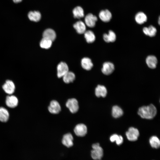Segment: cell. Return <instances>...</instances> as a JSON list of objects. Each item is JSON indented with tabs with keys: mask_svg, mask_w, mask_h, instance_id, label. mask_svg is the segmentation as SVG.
<instances>
[{
	"mask_svg": "<svg viewBox=\"0 0 160 160\" xmlns=\"http://www.w3.org/2000/svg\"><path fill=\"white\" fill-rule=\"evenodd\" d=\"M149 142L151 146L153 148L157 149L160 147V140L156 136H153L151 137L149 139Z\"/></svg>",
	"mask_w": 160,
	"mask_h": 160,
	"instance_id": "cell-28",
	"label": "cell"
},
{
	"mask_svg": "<svg viewBox=\"0 0 160 160\" xmlns=\"http://www.w3.org/2000/svg\"><path fill=\"white\" fill-rule=\"evenodd\" d=\"M84 37L88 43H92L95 39V36L94 33L91 31L88 30L84 32Z\"/></svg>",
	"mask_w": 160,
	"mask_h": 160,
	"instance_id": "cell-27",
	"label": "cell"
},
{
	"mask_svg": "<svg viewBox=\"0 0 160 160\" xmlns=\"http://www.w3.org/2000/svg\"><path fill=\"white\" fill-rule=\"evenodd\" d=\"M73 137L70 133L64 135L62 140V144L66 147L69 148L72 147L73 145Z\"/></svg>",
	"mask_w": 160,
	"mask_h": 160,
	"instance_id": "cell-7",
	"label": "cell"
},
{
	"mask_svg": "<svg viewBox=\"0 0 160 160\" xmlns=\"http://www.w3.org/2000/svg\"><path fill=\"white\" fill-rule=\"evenodd\" d=\"M135 19L137 23L142 24L146 22L147 17L146 15L143 12H140L136 14Z\"/></svg>",
	"mask_w": 160,
	"mask_h": 160,
	"instance_id": "cell-17",
	"label": "cell"
},
{
	"mask_svg": "<svg viewBox=\"0 0 160 160\" xmlns=\"http://www.w3.org/2000/svg\"><path fill=\"white\" fill-rule=\"evenodd\" d=\"M82 67L86 70H89L93 66V63L91 60L88 57H84L81 61Z\"/></svg>",
	"mask_w": 160,
	"mask_h": 160,
	"instance_id": "cell-19",
	"label": "cell"
},
{
	"mask_svg": "<svg viewBox=\"0 0 160 160\" xmlns=\"http://www.w3.org/2000/svg\"><path fill=\"white\" fill-rule=\"evenodd\" d=\"M63 81L66 83H69L73 81L75 78L74 73L71 71H68L63 77Z\"/></svg>",
	"mask_w": 160,
	"mask_h": 160,
	"instance_id": "cell-26",
	"label": "cell"
},
{
	"mask_svg": "<svg viewBox=\"0 0 160 160\" xmlns=\"http://www.w3.org/2000/svg\"><path fill=\"white\" fill-rule=\"evenodd\" d=\"M99 17L103 22H108L111 19L112 15L111 12L108 9L102 10L99 14Z\"/></svg>",
	"mask_w": 160,
	"mask_h": 160,
	"instance_id": "cell-11",
	"label": "cell"
},
{
	"mask_svg": "<svg viewBox=\"0 0 160 160\" xmlns=\"http://www.w3.org/2000/svg\"><path fill=\"white\" fill-rule=\"evenodd\" d=\"M2 88L6 93L11 95L15 91V86L12 81L10 80H7L3 85Z\"/></svg>",
	"mask_w": 160,
	"mask_h": 160,
	"instance_id": "cell-8",
	"label": "cell"
},
{
	"mask_svg": "<svg viewBox=\"0 0 160 160\" xmlns=\"http://www.w3.org/2000/svg\"><path fill=\"white\" fill-rule=\"evenodd\" d=\"M157 113V109L153 104L143 106L140 108L137 113L142 118L147 119L153 118Z\"/></svg>",
	"mask_w": 160,
	"mask_h": 160,
	"instance_id": "cell-1",
	"label": "cell"
},
{
	"mask_svg": "<svg viewBox=\"0 0 160 160\" xmlns=\"http://www.w3.org/2000/svg\"><path fill=\"white\" fill-rule=\"evenodd\" d=\"M22 0H13V1L15 3H18L20 2Z\"/></svg>",
	"mask_w": 160,
	"mask_h": 160,
	"instance_id": "cell-31",
	"label": "cell"
},
{
	"mask_svg": "<svg viewBox=\"0 0 160 160\" xmlns=\"http://www.w3.org/2000/svg\"><path fill=\"white\" fill-rule=\"evenodd\" d=\"M104 40L106 42H113L116 39V36L115 33L112 30H110L108 33H105L103 35Z\"/></svg>",
	"mask_w": 160,
	"mask_h": 160,
	"instance_id": "cell-22",
	"label": "cell"
},
{
	"mask_svg": "<svg viewBox=\"0 0 160 160\" xmlns=\"http://www.w3.org/2000/svg\"><path fill=\"white\" fill-rule=\"evenodd\" d=\"M146 62L149 68L151 69H154L156 66L157 60L155 56L153 55H149L147 57Z\"/></svg>",
	"mask_w": 160,
	"mask_h": 160,
	"instance_id": "cell-18",
	"label": "cell"
},
{
	"mask_svg": "<svg viewBox=\"0 0 160 160\" xmlns=\"http://www.w3.org/2000/svg\"><path fill=\"white\" fill-rule=\"evenodd\" d=\"M74 28L79 34H83L86 31V27L84 23L81 21H79L73 25Z\"/></svg>",
	"mask_w": 160,
	"mask_h": 160,
	"instance_id": "cell-16",
	"label": "cell"
},
{
	"mask_svg": "<svg viewBox=\"0 0 160 160\" xmlns=\"http://www.w3.org/2000/svg\"><path fill=\"white\" fill-rule=\"evenodd\" d=\"M84 20L86 24L88 27L92 28L95 26L97 18L92 14L89 13L85 16Z\"/></svg>",
	"mask_w": 160,
	"mask_h": 160,
	"instance_id": "cell-9",
	"label": "cell"
},
{
	"mask_svg": "<svg viewBox=\"0 0 160 160\" xmlns=\"http://www.w3.org/2000/svg\"><path fill=\"white\" fill-rule=\"evenodd\" d=\"M74 132L76 135L79 137H84L87 132V128L86 126L83 124L77 125L74 129Z\"/></svg>",
	"mask_w": 160,
	"mask_h": 160,
	"instance_id": "cell-5",
	"label": "cell"
},
{
	"mask_svg": "<svg viewBox=\"0 0 160 160\" xmlns=\"http://www.w3.org/2000/svg\"><path fill=\"white\" fill-rule=\"evenodd\" d=\"M28 17L31 21L37 22L41 19V15L39 11H35L30 12L28 13Z\"/></svg>",
	"mask_w": 160,
	"mask_h": 160,
	"instance_id": "cell-20",
	"label": "cell"
},
{
	"mask_svg": "<svg viewBox=\"0 0 160 160\" xmlns=\"http://www.w3.org/2000/svg\"><path fill=\"white\" fill-rule=\"evenodd\" d=\"M73 13L75 18L79 19L83 17L84 16L83 9L80 6L75 7L73 10Z\"/></svg>",
	"mask_w": 160,
	"mask_h": 160,
	"instance_id": "cell-25",
	"label": "cell"
},
{
	"mask_svg": "<svg viewBox=\"0 0 160 160\" xmlns=\"http://www.w3.org/2000/svg\"><path fill=\"white\" fill-rule=\"evenodd\" d=\"M90 152L92 158L94 160H101L103 156V151L98 143L93 144Z\"/></svg>",
	"mask_w": 160,
	"mask_h": 160,
	"instance_id": "cell-2",
	"label": "cell"
},
{
	"mask_svg": "<svg viewBox=\"0 0 160 160\" xmlns=\"http://www.w3.org/2000/svg\"><path fill=\"white\" fill-rule=\"evenodd\" d=\"M143 31L146 35L150 37H153L155 36L157 30L156 28L153 25H150L149 27H145L143 28Z\"/></svg>",
	"mask_w": 160,
	"mask_h": 160,
	"instance_id": "cell-21",
	"label": "cell"
},
{
	"mask_svg": "<svg viewBox=\"0 0 160 160\" xmlns=\"http://www.w3.org/2000/svg\"><path fill=\"white\" fill-rule=\"evenodd\" d=\"M160 17H159V20H158V23L159 24H160Z\"/></svg>",
	"mask_w": 160,
	"mask_h": 160,
	"instance_id": "cell-32",
	"label": "cell"
},
{
	"mask_svg": "<svg viewBox=\"0 0 160 160\" xmlns=\"http://www.w3.org/2000/svg\"><path fill=\"white\" fill-rule=\"evenodd\" d=\"M95 93L97 97H105L107 94V90L106 88L103 85H98L95 88Z\"/></svg>",
	"mask_w": 160,
	"mask_h": 160,
	"instance_id": "cell-15",
	"label": "cell"
},
{
	"mask_svg": "<svg viewBox=\"0 0 160 160\" xmlns=\"http://www.w3.org/2000/svg\"><path fill=\"white\" fill-rule=\"evenodd\" d=\"M9 116V113L7 110L3 107H0V121L6 122L8 121Z\"/></svg>",
	"mask_w": 160,
	"mask_h": 160,
	"instance_id": "cell-23",
	"label": "cell"
},
{
	"mask_svg": "<svg viewBox=\"0 0 160 160\" xmlns=\"http://www.w3.org/2000/svg\"><path fill=\"white\" fill-rule=\"evenodd\" d=\"M126 135L128 140L133 141L137 139L139 135V132L137 129L131 127L126 132Z\"/></svg>",
	"mask_w": 160,
	"mask_h": 160,
	"instance_id": "cell-3",
	"label": "cell"
},
{
	"mask_svg": "<svg viewBox=\"0 0 160 160\" xmlns=\"http://www.w3.org/2000/svg\"><path fill=\"white\" fill-rule=\"evenodd\" d=\"M110 140L112 142L115 141L116 144L118 145H121L123 141L122 137L116 134H114L111 135L110 137Z\"/></svg>",
	"mask_w": 160,
	"mask_h": 160,
	"instance_id": "cell-29",
	"label": "cell"
},
{
	"mask_svg": "<svg viewBox=\"0 0 160 160\" xmlns=\"http://www.w3.org/2000/svg\"><path fill=\"white\" fill-rule=\"evenodd\" d=\"M123 113L122 109L117 105L113 106L112 109V115L114 118H118L121 116Z\"/></svg>",
	"mask_w": 160,
	"mask_h": 160,
	"instance_id": "cell-24",
	"label": "cell"
},
{
	"mask_svg": "<svg viewBox=\"0 0 160 160\" xmlns=\"http://www.w3.org/2000/svg\"><path fill=\"white\" fill-rule=\"evenodd\" d=\"M6 104L10 108L16 107L18 104V100L15 96L11 95L7 96L6 100Z\"/></svg>",
	"mask_w": 160,
	"mask_h": 160,
	"instance_id": "cell-13",
	"label": "cell"
},
{
	"mask_svg": "<svg viewBox=\"0 0 160 160\" xmlns=\"http://www.w3.org/2000/svg\"><path fill=\"white\" fill-rule=\"evenodd\" d=\"M49 111L52 114H57L61 111V107L58 102L55 100H52L48 106Z\"/></svg>",
	"mask_w": 160,
	"mask_h": 160,
	"instance_id": "cell-10",
	"label": "cell"
},
{
	"mask_svg": "<svg viewBox=\"0 0 160 160\" xmlns=\"http://www.w3.org/2000/svg\"><path fill=\"white\" fill-rule=\"evenodd\" d=\"M52 42L49 39L43 38L40 42V46L42 48L48 49L51 47Z\"/></svg>",
	"mask_w": 160,
	"mask_h": 160,
	"instance_id": "cell-30",
	"label": "cell"
},
{
	"mask_svg": "<svg viewBox=\"0 0 160 160\" xmlns=\"http://www.w3.org/2000/svg\"><path fill=\"white\" fill-rule=\"evenodd\" d=\"M66 106L72 113H76L79 109L78 101L74 98L68 99L66 103Z\"/></svg>",
	"mask_w": 160,
	"mask_h": 160,
	"instance_id": "cell-4",
	"label": "cell"
},
{
	"mask_svg": "<svg viewBox=\"0 0 160 160\" xmlns=\"http://www.w3.org/2000/svg\"><path fill=\"white\" fill-rule=\"evenodd\" d=\"M57 76L59 78H61L68 71L69 69L68 65L65 63L61 62L58 64L57 67Z\"/></svg>",
	"mask_w": 160,
	"mask_h": 160,
	"instance_id": "cell-6",
	"label": "cell"
},
{
	"mask_svg": "<svg viewBox=\"0 0 160 160\" xmlns=\"http://www.w3.org/2000/svg\"><path fill=\"white\" fill-rule=\"evenodd\" d=\"M114 70V66L113 63L110 62L104 63L102 68V71L104 74L109 75L111 74Z\"/></svg>",
	"mask_w": 160,
	"mask_h": 160,
	"instance_id": "cell-12",
	"label": "cell"
},
{
	"mask_svg": "<svg viewBox=\"0 0 160 160\" xmlns=\"http://www.w3.org/2000/svg\"><path fill=\"white\" fill-rule=\"evenodd\" d=\"M43 38L49 39L52 41L56 38V34L55 31L51 28H48L45 30L43 33Z\"/></svg>",
	"mask_w": 160,
	"mask_h": 160,
	"instance_id": "cell-14",
	"label": "cell"
}]
</instances>
